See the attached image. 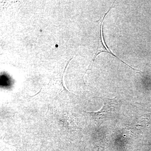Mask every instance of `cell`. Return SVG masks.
Listing matches in <instances>:
<instances>
[{"label":"cell","mask_w":151,"mask_h":151,"mask_svg":"<svg viewBox=\"0 0 151 151\" xmlns=\"http://www.w3.org/2000/svg\"><path fill=\"white\" fill-rule=\"evenodd\" d=\"M104 101V106L100 111L97 112H88L93 116L96 122L102 123L107 119H110L118 113L120 103L115 99H102Z\"/></svg>","instance_id":"obj_1"},{"label":"cell","mask_w":151,"mask_h":151,"mask_svg":"<svg viewBox=\"0 0 151 151\" xmlns=\"http://www.w3.org/2000/svg\"><path fill=\"white\" fill-rule=\"evenodd\" d=\"M109 11H108V12H107V13H105V15H104V17H103V21H102V23H101V40H102V43H103V46H104V47H105V49L107 50V51H104V50H103V51L100 52H98V53L97 55H96V57H95V58H94V60H95V58H96L97 57V55H98L99 54H100L101 52H108V53H110V54H111L112 55H113V56L115 57H116V58H118V59L119 60H121V61L122 63H124V64H126V65H127V66H129V67L131 68L132 69H133L134 70H136V71H138V72H140V70H138L137 69H135L134 68L132 67V66H130L129 65H128V64H127V63H126L124 62V61H123V60H122L120 59V58H118V57L117 56H116V55H115V54H113V52H112L109 49V48H108V47H107V45H106V44L105 43V40H104V37H103V21H104V19H105V16H106V15L108 13V12H109Z\"/></svg>","instance_id":"obj_2"},{"label":"cell","mask_w":151,"mask_h":151,"mask_svg":"<svg viewBox=\"0 0 151 151\" xmlns=\"http://www.w3.org/2000/svg\"><path fill=\"white\" fill-rule=\"evenodd\" d=\"M58 45H55V47H58Z\"/></svg>","instance_id":"obj_3"},{"label":"cell","mask_w":151,"mask_h":151,"mask_svg":"<svg viewBox=\"0 0 151 151\" xmlns=\"http://www.w3.org/2000/svg\"><path fill=\"white\" fill-rule=\"evenodd\" d=\"M40 31L41 32H42V30L41 29L40 30Z\"/></svg>","instance_id":"obj_4"}]
</instances>
